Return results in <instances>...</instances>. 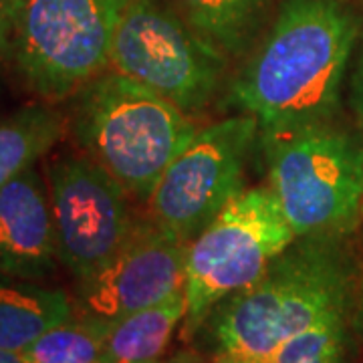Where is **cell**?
<instances>
[{"label":"cell","instance_id":"7402d4cb","mask_svg":"<svg viewBox=\"0 0 363 363\" xmlns=\"http://www.w3.org/2000/svg\"><path fill=\"white\" fill-rule=\"evenodd\" d=\"M359 315H362V325H363V301H362V313H359Z\"/></svg>","mask_w":363,"mask_h":363},{"label":"cell","instance_id":"8992f818","mask_svg":"<svg viewBox=\"0 0 363 363\" xmlns=\"http://www.w3.org/2000/svg\"><path fill=\"white\" fill-rule=\"evenodd\" d=\"M295 240L271 186L242 188L233 196L188 245L186 333H194L218 303L257 283Z\"/></svg>","mask_w":363,"mask_h":363},{"label":"cell","instance_id":"3957f363","mask_svg":"<svg viewBox=\"0 0 363 363\" xmlns=\"http://www.w3.org/2000/svg\"><path fill=\"white\" fill-rule=\"evenodd\" d=\"M333 238H297L257 283L230 297L216 323L220 351L269 359L286 339L345 311L347 277Z\"/></svg>","mask_w":363,"mask_h":363},{"label":"cell","instance_id":"277c9868","mask_svg":"<svg viewBox=\"0 0 363 363\" xmlns=\"http://www.w3.org/2000/svg\"><path fill=\"white\" fill-rule=\"evenodd\" d=\"M260 135L269 186L297 238H335L362 220V138L331 121Z\"/></svg>","mask_w":363,"mask_h":363},{"label":"cell","instance_id":"2e32d148","mask_svg":"<svg viewBox=\"0 0 363 363\" xmlns=\"http://www.w3.org/2000/svg\"><path fill=\"white\" fill-rule=\"evenodd\" d=\"M109 321L67 319L23 350L26 363H101Z\"/></svg>","mask_w":363,"mask_h":363},{"label":"cell","instance_id":"ac0fdd59","mask_svg":"<svg viewBox=\"0 0 363 363\" xmlns=\"http://www.w3.org/2000/svg\"><path fill=\"white\" fill-rule=\"evenodd\" d=\"M21 0H0V63L11 55L13 30Z\"/></svg>","mask_w":363,"mask_h":363},{"label":"cell","instance_id":"30bf717a","mask_svg":"<svg viewBox=\"0 0 363 363\" xmlns=\"http://www.w3.org/2000/svg\"><path fill=\"white\" fill-rule=\"evenodd\" d=\"M188 245L156 222L133 224L128 240L104 269L81 283L89 317L116 321L184 291Z\"/></svg>","mask_w":363,"mask_h":363},{"label":"cell","instance_id":"6da1fadb","mask_svg":"<svg viewBox=\"0 0 363 363\" xmlns=\"http://www.w3.org/2000/svg\"><path fill=\"white\" fill-rule=\"evenodd\" d=\"M357 39L359 21L345 0H285L234 79L230 101L260 133L331 121Z\"/></svg>","mask_w":363,"mask_h":363},{"label":"cell","instance_id":"5b68a950","mask_svg":"<svg viewBox=\"0 0 363 363\" xmlns=\"http://www.w3.org/2000/svg\"><path fill=\"white\" fill-rule=\"evenodd\" d=\"M128 0H21L11 55L26 87L49 104L71 99L111 69Z\"/></svg>","mask_w":363,"mask_h":363},{"label":"cell","instance_id":"d6986e66","mask_svg":"<svg viewBox=\"0 0 363 363\" xmlns=\"http://www.w3.org/2000/svg\"><path fill=\"white\" fill-rule=\"evenodd\" d=\"M214 363H269L267 359H255V357H245V355H236V353H226L220 351L216 355Z\"/></svg>","mask_w":363,"mask_h":363},{"label":"cell","instance_id":"52a82bcc","mask_svg":"<svg viewBox=\"0 0 363 363\" xmlns=\"http://www.w3.org/2000/svg\"><path fill=\"white\" fill-rule=\"evenodd\" d=\"M224 65L226 57L160 0L125 2L111 49L113 71L194 116L212 101Z\"/></svg>","mask_w":363,"mask_h":363},{"label":"cell","instance_id":"603a6c76","mask_svg":"<svg viewBox=\"0 0 363 363\" xmlns=\"http://www.w3.org/2000/svg\"><path fill=\"white\" fill-rule=\"evenodd\" d=\"M359 222H362V230H363V208H362V220Z\"/></svg>","mask_w":363,"mask_h":363},{"label":"cell","instance_id":"ba28073f","mask_svg":"<svg viewBox=\"0 0 363 363\" xmlns=\"http://www.w3.org/2000/svg\"><path fill=\"white\" fill-rule=\"evenodd\" d=\"M259 133V121L247 113L196 131L150 196L157 226L190 245L242 190L245 164Z\"/></svg>","mask_w":363,"mask_h":363},{"label":"cell","instance_id":"4fadbf2b","mask_svg":"<svg viewBox=\"0 0 363 363\" xmlns=\"http://www.w3.org/2000/svg\"><path fill=\"white\" fill-rule=\"evenodd\" d=\"M186 313L188 301L180 291L157 305L109 321L101 363H157Z\"/></svg>","mask_w":363,"mask_h":363},{"label":"cell","instance_id":"5bb4252c","mask_svg":"<svg viewBox=\"0 0 363 363\" xmlns=\"http://www.w3.org/2000/svg\"><path fill=\"white\" fill-rule=\"evenodd\" d=\"M69 130V117L55 104L26 105L0 121V188L33 168Z\"/></svg>","mask_w":363,"mask_h":363},{"label":"cell","instance_id":"44dd1931","mask_svg":"<svg viewBox=\"0 0 363 363\" xmlns=\"http://www.w3.org/2000/svg\"><path fill=\"white\" fill-rule=\"evenodd\" d=\"M0 363H26L23 351H0Z\"/></svg>","mask_w":363,"mask_h":363},{"label":"cell","instance_id":"9a60e30c","mask_svg":"<svg viewBox=\"0 0 363 363\" xmlns=\"http://www.w3.org/2000/svg\"><path fill=\"white\" fill-rule=\"evenodd\" d=\"M271 0H178L186 25L224 57L245 52L257 39Z\"/></svg>","mask_w":363,"mask_h":363},{"label":"cell","instance_id":"ffe728a7","mask_svg":"<svg viewBox=\"0 0 363 363\" xmlns=\"http://www.w3.org/2000/svg\"><path fill=\"white\" fill-rule=\"evenodd\" d=\"M341 355H343V350H335L329 351V353H323V355H319V357H313L309 362L303 363H339L341 362Z\"/></svg>","mask_w":363,"mask_h":363},{"label":"cell","instance_id":"7c38bea8","mask_svg":"<svg viewBox=\"0 0 363 363\" xmlns=\"http://www.w3.org/2000/svg\"><path fill=\"white\" fill-rule=\"evenodd\" d=\"M73 317L61 289L0 272V351H23L55 325Z\"/></svg>","mask_w":363,"mask_h":363},{"label":"cell","instance_id":"9c48e42d","mask_svg":"<svg viewBox=\"0 0 363 363\" xmlns=\"http://www.w3.org/2000/svg\"><path fill=\"white\" fill-rule=\"evenodd\" d=\"M59 257L79 283L111 260L128 240V192L85 154H65L47 168Z\"/></svg>","mask_w":363,"mask_h":363},{"label":"cell","instance_id":"8fae6325","mask_svg":"<svg viewBox=\"0 0 363 363\" xmlns=\"http://www.w3.org/2000/svg\"><path fill=\"white\" fill-rule=\"evenodd\" d=\"M59 262L49 186L37 169L28 168L0 188V272L40 281L51 277Z\"/></svg>","mask_w":363,"mask_h":363},{"label":"cell","instance_id":"e0dca14e","mask_svg":"<svg viewBox=\"0 0 363 363\" xmlns=\"http://www.w3.org/2000/svg\"><path fill=\"white\" fill-rule=\"evenodd\" d=\"M350 105L359 128L363 130V39L359 49L355 52V59L351 61Z\"/></svg>","mask_w":363,"mask_h":363},{"label":"cell","instance_id":"7a4b0ae2","mask_svg":"<svg viewBox=\"0 0 363 363\" xmlns=\"http://www.w3.org/2000/svg\"><path fill=\"white\" fill-rule=\"evenodd\" d=\"M71 99L69 130L83 154L142 200H150L172 160L198 131L178 105L113 69Z\"/></svg>","mask_w":363,"mask_h":363}]
</instances>
